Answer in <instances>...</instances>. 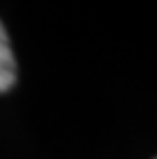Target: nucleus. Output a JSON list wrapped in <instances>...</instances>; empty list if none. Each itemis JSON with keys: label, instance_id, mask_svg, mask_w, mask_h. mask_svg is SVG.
Instances as JSON below:
<instances>
[{"label": "nucleus", "instance_id": "1", "mask_svg": "<svg viewBox=\"0 0 157 159\" xmlns=\"http://www.w3.org/2000/svg\"><path fill=\"white\" fill-rule=\"evenodd\" d=\"M17 82V61L10 47V38H7L5 26L0 24V94L10 91Z\"/></svg>", "mask_w": 157, "mask_h": 159}]
</instances>
